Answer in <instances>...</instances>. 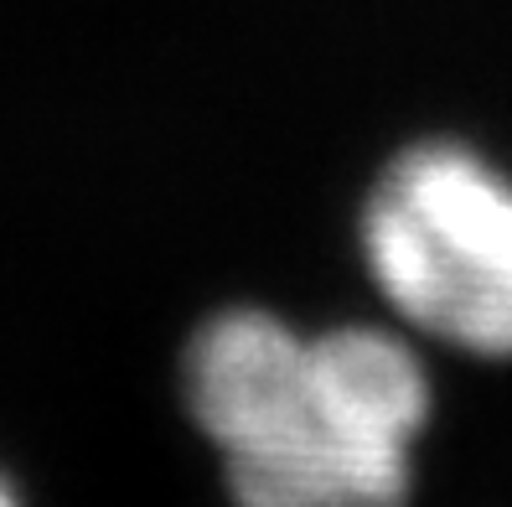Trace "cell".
Returning a JSON list of instances; mask_svg holds the SVG:
<instances>
[{
    "label": "cell",
    "mask_w": 512,
    "mask_h": 507,
    "mask_svg": "<svg viewBox=\"0 0 512 507\" xmlns=\"http://www.w3.org/2000/svg\"><path fill=\"white\" fill-rule=\"evenodd\" d=\"M182 389L238 507H388L331 440L311 337L269 311H223L187 342Z\"/></svg>",
    "instance_id": "7a4b0ae2"
},
{
    "label": "cell",
    "mask_w": 512,
    "mask_h": 507,
    "mask_svg": "<svg viewBox=\"0 0 512 507\" xmlns=\"http://www.w3.org/2000/svg\"><path fill=\"white\" fill-rule=\"evenodd\" d=\"M0 507H21V492L11 487V476L0 471Z\"/></svg>",
    "instance_id": "3957f363"
},
{
    "label": "cell",
    "mask_w": 512,
    "mask_h": 507,
    "mask_svg": "<svg viewBox=\"0 0 512 507\" xmlns=\"http://www.w3.org/2000/svg\"><path fill=\"white\" fill-rule=\"evenodd\" d=\"M363 264L409 332L512 363V176L461 140L383 166L363 202Z\"/></svg>",
    "instance_id": "6da1fadb"
}]
</instances>
